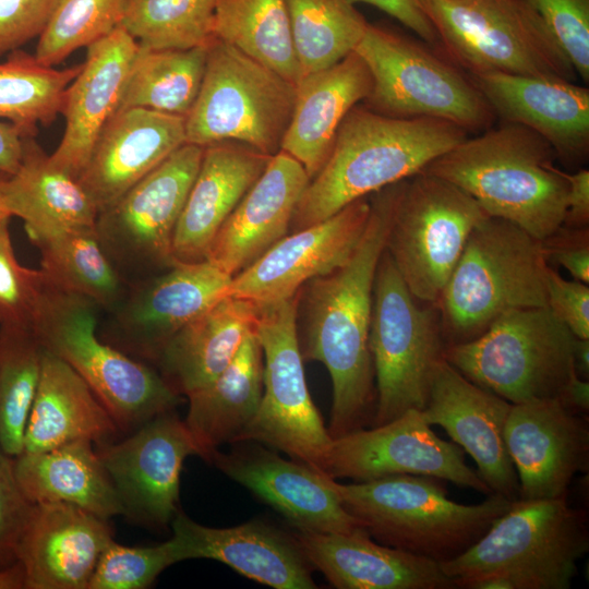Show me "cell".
Returning a JSON list of instances; mask_svg holds the SVG:
<instances>
[{
    "instance_id": "cell-1",
    "label": "cell",
    "mask_w": 589,
    "mask_h": 589,
    "mask_svg": "<svg viewBox=\"0 0 589 589\" xmlns=\"http://www.w3.org/2000/svg\"><path fill=\"white\" fill-rule=\"evenodd\" d=\"M402 181L370 195L368 225L350 259L298 291L302 357L324 364L333 384L328 428L333 438L373 421L376 389L369 347L373 285Z\"/></svg>"
},
{
    "instance_id": "cell-2",
    "label": "cell",
    "mask_w": 589,
    "mask_h": 589,
    "mask_svg": "<svg viewBox=\"0 0 589 589\" xmlns=\"http://www.w3.org/2000/svg\"><path fill=\"white\" fill-rule=\"evenodd\" d=\"M467 137L466 130L446 120L388 117L356 105L341 121L325 164L304 189L290 229L320 223L421 172Z\"/></svg>"
},
{
    "instance_id": "cell-3",
    "label": "cell",
    "mask_w": 589,
    "mask_h": 589,
    "mask_svg": "<svg viewBox=\"0 0 589 589\" xmlns=\"http://www.w3.org/2000/svg\"><path fill=\"white\" fill-rule=\"evenodd\" d=\"M550 143L512 122L467 137L428 164L422 173L457 185L489 216L544 240L563 224L568 184Z\"/></svg>"
},
{
    "instance_id": "cell-4",
    "label": "cell",
    "mask_w": 589,
    "mask_h": 589,
    "mask_svg": "<svg viewBox=\"0 0 589 589\" xmlns=\"http://www.w3.org/2000/svg\"><path fill=\"white\" fill-rule=\"evenodd\" d=\"M589 551L588 516L567 496L516 500L467 551L442 570L456 587L568 589Z\"/></svg>"
},
{
    "instance_id": "cell-5",
    "label": "cell",
    "mask_w": 589,
    "mask_h": 589,
    "mask_svg": "<svg viewBox=\"0 0 589 589\" xmlns=\"http://www.w3.org/2000/svg\"><path fill=\"white\" fill-rule=\"evenodd\" d=\"M441 481L396 474L347 484L333 479L332 485L371 538L441 564L467 551L513 502L491 494L480 504H460Z\"/></svg>"
},
{
    "instance_id": "cell-6",
    "label": "cell",
    "mask_w": 589,
    "mask_h": 589,
    "mask_svg": "<svg viewBox=\"0 0 589 589\" xmlns=\"http://www.w3.org/2000/svg\"><path fill=\"white\" fill-rule=\"evenodd\" d=\"M548 267L541 241L522 228L479 221L435 304L445 346L477 338L510 311L545 306Z\"/></svg>"
},
{
    "instance_id": "cell-7",
    "label": "cell",
    "mask_w": 589,
    "mask_h": 589,
    "mask_svg": "<svg viewBox=\"0 0 589 589\" xmlns=\"http://www.w3.org/2000/svg\"><path fill=\"white\" fill-rule=\"evenodd\" d=\"M99 310L88 298L62 290L46 278L34 333L45 350L86 382L119 431L133 432L173 410L181 396L151 366L98 337Z\"/></svg>"
},
{
    "instance_id": "cell-8",
    "label": "cell",
    "mask_w": 589,
    "mask_h": 589,
    "mask_svg": "<svg viewBox=\"0 0 589 589\" xmlns=\"http://www.w3.org/2000/svg\"><path fill=\"white\" fill-rule=\"evenodd\" d=\"M420 2L446 55L470 75L576 80L568 58L527 0Z\"/></svg>"
},
{
    "instance_id": "cell-9",
    "label": "cell",
    "mask_w": 589,
    "mask_h": 589,
    "mask_svg": "<svg viewBox=\"0 0 589 589\" xmlns=\"http://www.w3.org/2000/svg\"><path fill=\"white\" fill-rule=\"evenodd\" d=\"M354 52L372 76V89L363 100L370 110L395 118L442 119L468 133L494 123L496 117L470 75L422 43L369 23Z\"/></svg>"
},
{
    "instance_id": "cell-10",
    "label": "cell",
    "mask_w": 589,
    "mask_h": 589,
    "mask_svg": "<svg viewBox=\"0 0 589 589\" xmlns=\"http://www.w3.org/2000/svg\"><path fill=\"white\" fill-rule=\"evenodd\" d=\"M575 336L545 306L510 311L477 338L445 346L443 358L510 404L558 398L574 371Z\"/></svg>"
},
{
    "instance_id": "cell-11",
    "label": "cell",
    "mask_w": 589,
    "mask_h": 589,
    "mask_svg": "<svg viewBox=\"0 0 589 589\" xmlns=\"http://www.w3.org/2000/svg\"><path fill=\"white\" fill-rule=\"evenodd\" d=\"M297 87L236 47L214 39L197 97L185 117V142L235 141L274 156L291 120Z\"/></svg>"
},
{
    "instance_id": "cell-12",
    "label": "cell",
    "mask_w": 589,
    "mask_h": 589,
    "mask_svg": "<svg viewBox=\"0 0 589 589\" xmlns=\"http://www.w3.org/2000/svg\"><path fill=\"white\" fill-rule=\"evenodd\" d=\"M369 347L376 407L371 426L425 407L445 344L436 306L419 304L384 250L373 285Z\"/></svg>"
},
{
    "instance_id": "cell-13",
    "label": "cell",
    "mask_w": 589,
    "mask_h": 589,
    "mask_svg": "<svg viewBox=\"0 0 589 589\" xmlns=\"http://www.w3.org/2000/svg\"><path fill=\"white\" fill-rule=\"evenodd\" d=\"M486 216L447 180L419 172L402 181L385 251L417 300L437 303L470 232Z\"/></svg>"
},
{
    "instance_id": "cell-14",
    "label": "cell",
    "mask_w": 589,
    "mask_h": 589,
    "mask_svg": "<svg viewBox=\"0 0 589 589\" xmlns=\"http://www.w3.org/2000/svg\"><path fill=\"white\" fill-rule=\"evenodd\" d=\"M204 147L185 143L97 214L95 231L107 259L129 286L177 262L172 240Z\"/></svg>"
},
{
    "instance_id": "cell-15",
    "label": "cell",
    "mask_w": 589,
    "mask_h": 589,
    "mask_svg": "<svg viewBox=\"0 0 589 589\" xmlns=\"http://www.w3.org/2000/svg\"><path fill=\"white\" fill-rule=\"evenodd\" d=\"M297 296L259 306L255 333L264 358L263 394L240 442L279 449L323 472L333 437L306 386L297 329Z\"/></svg>"
},
{
    "instance_id": "cell-16",
    "label": "cell",
    "mask_w": 589,
    "mask_h": 589,
    "mask_svg": "<svg viewBox=\"0 0 589 589\" xmlns=\"http://www.w3.org/2000/svg\"><path fill=\"white\" fill-rule=\"evenodd\" d=\"M322 471L333 479L353 482L396 474L424 476L493 494L466 464L464 450L438 437L418 409L333 438Z\"/></svg>"
},
{
    "instance_id": "cell-17",
    "label": "cell",
    "mask_w": 589,
    "mask_h": 589,
    "mask_svg": "<svg viewBox=\"0 0 589 589\" xmlns=\"http://www.w3.org/2000/svg\"><path fill=\"white\" fill-rule=\"evenodd\" d=\"M232 277L208 262L176 263L129 286L109 313L101 338L129 357L156 362L167 341L193 318L229 296Z\"/></svg>"
},
{
    "instance_id": "cell-18",
    "label": "cell",
    "mask_w": 589,
    "mask_h": 589,
    "mask_svg": "<svg viewBox=\"0 0 589 589\" xmlns=\"http://www.w3.org/2000/svg\"><path fill=\"white\" fill-rule=\"evenodd\" d=\"M124 514L153 527L166 526L178 512L180 474L188 456L200 449L184 420L160 413L117 443L98 446Z\"/></svg>"
},
{
    "instance_id": "cell-19",
    "label": "cell",
    "mask_w": 589,
    "mask_h": 589,
    "mask_svg": "<svg viewBox=\"0 0 589 589\" xmlns=\"http://www.w3.org/2000/svg\"><path fill=\"white\" fill-rule=\"evenodd\" d=\"M370 211V197H362L320 223L286 235L232 277L228 294L257 306L294 297L304 284L350 259L362 239Z\"/></svg>"
},
{
    "instance_id": "cell-20",
    "label": "cell",
    "mask_w": 589,
    "mask_h": 589,
    "mask_svg": "<svg viewBox=\"0 0 589 589\" xmlns=\"http://www.w3.org/2000/svg\"><path fill=\"white\" fill-rule=\"evenodd\" d=\"M504 438L520 500L567 496L574 477L588 472V419L556 398L512 404Z\"/></svg>"
},
{
    "instance_id": "cell-21",
    "label": "cell",
    "mask_w": 589,
    "mask_h": 589,
    "mask_svg": "<svg viewBox=\"0 0 589 589\" xmlns=\"http://www.w3.org/2000/svg\"><path fill=\"white\" fill-rule=\"evenodd\" d=\"M512 404L465 377L442 358L435 365L422 414L469 454L493 494L519 498L518 478L504 430Z\"/></svg>"
},
{
    "instance_id": "cell-22",
    "label": "cell",
    "mask_w": 589,
    "mask_h": 589,
    "mask_svg": "<svg viewBox=\"0 0 589 589\" xmlns=\"http://www.w3.org/2000/svg\"><path fill=\"white\" fill-rule=\"evenodd\" d=\"M211 462L274 507L298 530L352 533L364 529L341 504L333 489V478L301 461L285 459L260 444L228 453L218 449Z\"/></svg>"
},
{
    "instance_id": "cell-23",
    "label": "cell",
    "mask_w": 589,
    "mask_h": 589,
    "mask_svg": "<svg viewBox=\"0 0 589 589\" xmlns=\"http://www.w3.org/2000/svg\"><path fill=\"white\" fill-rule=\"evenodd\" d=\"M113 540L108 519L68 503H36L15 548L26 589H87Z\"/></svg>"
},
{
    "instance_id": "cell-24",
    "label": "cell",
    "mask_w": 589,
    "mask_h": 589,
    "mask_svg": "<svg viewBox=\"0 0 589 589\" xmlns=\"http://www.w3.org/2000/svg\"><path fill=\"white\" fill-rule=\"evenodd\" d=\"M185 143L184 117L137 107L119 109L103 128L76 179L99 213Z\"/></svg>"
},
{
    "instance_id": "cell-25",
    "label": "cell",
    "mask_w": 589,
    "mask_h": 589,
    "mask_svg": "<svg viewBox=\"0 0 589 589\" xmlns=\"http://www.w3.org/2000/svg\"><path fill=\"white\" fill-rule=\"evenodd\" d=\"M503 122L522 124L553 147L556 159L577 166L589 156V89L574 82L502 72L470 75Z\"/></svg>"
},
{
    "instance_id": "cell-26",
    "label": "cell",
    "mask_w": 589,
    "mask_h": 589,
    "mask_svg": "<svg viewBox=\"0 0 589 589\" xmlns=\"http://www.w3.org/2000/svg\"><path fill=\"white\" fill-rule=\"evenodd\" d=\"M179 561L209 558L275 589H314L311 565L296 539L260 520L230 528L197 524L182 512L172 518Z\"/></svg>"
},
{
    "instance_id": "cell-27",
    "label": "cell",
    "mask_w": 589,
    "mask_h": 589,
    "mask_svg": "<svg viewBox=\"0 0 589 589\" xmlns=\"http://www.w3.org/2000/svg\"><path fill=\"white\" fill-rule=\"evenodd\" d=\"M310 178L279 151L216 232L206 260L233 277L262 256L290 228Z\"/></svg>"
},
{
    "instance_id": "cell-28",
    "label": "cell",
    "mask_w": 589,
    "mask_h": 589,
    "mask_svg": "<svg viewBox=\"0 0 589 589\" xmlns=\"http://www.w3.org/2000/svg\"><path fill=\"white\" fill-rule=\"evenodd\" d=\"M137 48L120 26L87 47L86 59L63 96L64 132L49 155L58 168L75 178L80 175L99 133L118 110Z\"/></svg>"
},
{
    "instance_id": "cell-29",
    "label": "cell",
    "mask_w": 589,
    "mask_h": 589,
    "mask_svg": "<svg viewBox=\"0 0 589 589\" xmlns=\"http://www.w3.org/2000/svg\"><path fill=\"white\" fill-rule=\"evenodd\" d=\"M293 538L311 567L338 589L456 588L438 563L374 542L364 529L352 533L296 529Z\"/></svg>"
},
{
    "instance_id": "cell-30",
    "label": "cell",
    "mask_w": 589,
    "mask_h": 589,
    "mask_svg": "<svg viewBox=\"0 0 589 589\" xmlns=\"http://www.w3.org/2000/svg\"><path fill=\"white\" fill-rule=\"evenodd\" d=\"M272 157L235 141L204 146L199 171L175 229L172 255L177 263L206 260L216 232Z\"/></svg>"
},
{
    "instance_id": "cell-31",
    "label": "cell",
    "mask_w": 589,
    "mask_h": 589,
    "mask_svg": "<svg viewBox=\"0 0 589 589\" xmlns=\"http://www.w3.org/2000/svg\"><path fill=\"white\" fill-rule=\"evenodd\" d=\"M280 151L312 179L323 167L346 115L372 89V76L354 51L339 62L302 76Z\"/></svg>"
},
{
    "instance_id": "cell-32",
    "label": "cell",
    "mask_w": 589,
    "mask_h": 589,
    "mask_svg": "<svg viewBox=\"0 0 589 589\" xmlns=\"http://www.w3.org/2000/svg\"><path fill=\"white\" fill-rule=\"evenodd\" d=\"M118 432L86 382L67 362L44 349L22 453L46 452L77 441L100 446L113 442Z\"/></svg>"
},
{
    "instance_id": "cell-33",
    "label": "cell",
    "mask_w": 589,
    "mask_h": 589,
    "mask_svg": "<svg viewBox=\"0 0 589 589\" xmlns=\"http://www.w3.org/2000/svg\"><path fill=\"white\" fill-rule=\"evenodd\" d=\"M259 306L227 296L178 330L161 349L160 375L180 396L214 381L255 329Z\"/></svg>"
},
{
    "instance_id": "cell-34",
    "label": "cell",
    "mask_w": 589,
    "mask_h": 589,
    "mask_svg": "<svg viewBox=\"0 0 589 589\" xmlns=\"http://www.w3.org/2000/svg\"><path fill=\"white\" fill-rule=\"evenodd\" d=\"M3 204L24 221L28 239L70 228L95 227L98 211L77 179L58 168L35 141L23 137L19 169L1 184Z\"/></svg>"
},
{
    "instance_id": "cell-35",
    "label": "cell",
    "mask_w": 589,
    "mask_h": 589,
    "mask_svg": "<svg viewBox=\"0 0 589 589\" xmlns=\"http://www.w3.org/2000/svg\"><path fill=\"white\" fill-rule=\"evenodd\" d=\"M264 358L255 329L230 364L208 385L188 396L185 424L200 456L211 461L225 443H239L259 409Z\"/></svg>"
},
{
    "instance_id": "cell-36",
    "label": "cell",
    "mask_w": 589,
    "mask_h": 589,
    "mask_svg": "<svg viewBox=\"0 0 589 589\" xmlns=\"http://www.w3.org/2000/svg\"><path fill=\"white\" fill-rule=\"evenodd\" d=\"M17 482L33 503H68L109 519L124 509L93 443L77 441L13 458Z\"/></svg>"
},
{
    "instance_id": "cell-37",
    "label": "cell",
    "mask_w": 589,
    "mask_h": 589,
    "mask_svg": "<svg viewBox=\"0 0 589 589\" xmlns=\"http://www.w3.org/2000/svg\"><path fill=\"white\" fill-rule=\"evenodd\" d=\"M40 252V265L53 286L94 301L110 312L127 292L98 242L95 227L50 231L29 238Z\"/></svg>"
},
{
    "instance_id": "cell-38",
    "label": "cell",
    "mask_w": 589,
    "mask_h": 589,
    "mask_svg": "<svg viewBox=\"0 0 589 589\" xmlns=\"http://www.w3.org/2000/svg\"><path fill=\"white\" fill-rule=\"evenodd\" d=\"M207 48L149 49L139 45L118 110L137 107L185 118L202 84Z\"/></svg>"
},
{
    "instance_id": "cell-39",
    "label": "cell",
    "mask_w": 589,
    "mask_h": 589,
    "mask_svg": "<svg viewBox=\"0 0 589 589\" xmlns=\"http://www.w3.org/2000/svg\"><path fill=\"white\" fill-rule=\"evenodd\" d=\"M213 36L293 84L301 79L285 0H220Z\"/></svg>"
},
{
    "instance_id": "cell-40",
    "label": "cell",
    "mask_w": 589,
    "mask_h": 589,
    "mask_svg": "<svg viewBox=\"0 0 589 589\" xmlns=\"http://www.w3.org/2000/svg\"><path fill=\"white\" fill-rule=\"evenodd\" d=\"M301 77L353 52L369 22L348 0H285Z\"/></svg>"
},
{
    "instance_id": "cell-41",
    "label": "cell",
    "mask_w": 589,
    "mask_h": 589,
    "mask_svg": "<svg viewBox=\"0 0 589 589\" xmlns=\"http://www.w3.org/2000/svg\"><path fill=\"white\" fill-rule=\"evenodd\" d=\"M81 65L57 69L21 49L8 53L0 62V118L35 136L39 124L49 125L60 115L64 92Z\"/></svg>"
},
{
    "instance_id": "cell-42",
    "label": "cell",
    "mask_w": 589,
    "mask_h": 589,
    "mask_svg": "<svg viewBox=\"0 0 589 589\" xmlns=\"http://www.w3.org/2000/svg\"><path fill=\"white\" fill-rule=\"evenodd\" d=\"M44 348L33 330L0 327V446L23 452L28 413L38 386Z\"/></svg>"
},
{
    "instance_id": "cell-43",
    "label": "cell",
    "mask_w": 589,
    "mask_h": 589,
    "mask_svg": "<svg viewBox=\"0 0 589 589\" xmlns=\"http://www.w3.org/2000/svg\"><path fill=\"white\" fill-rule=\"evenodd\" d=\"M220 0H128L120 23L141 47L190 49L208 46Z\"/></svg>"
},
{
    "instance_id": "cell-44",
    "label": "cell",
    "mask_w": 589,
    "mask_h": 589,
    "mask_svg": "<svg viewBox=\"0 0 589 589\" xmlns=\"http://www.w3.org/2000/svg\"><path fill=\"white\" fill-rule=\"evenodd\" d=\"M128 0H56L38 37L35 57L55 67L80 48H87L121 23Z\"/></svg>"
},
{
    "instance_id": "cell-45",
    "label": "cell",
    "mask_w": 589,
    "mask_h": 589,
    "mask_svg": "<svg viewBox=\"0 0 589 589\" xmlns=\"http://www.w3.org/2000/svg\"><path fill=\"white\" fill-rule=\"evenodd\" d=\"M180 562L171 537L156 546H127L112 540L103 551L87 589H144Z\"/></svg>"
},
{
    "instance_id": "cell-46",
    "label": "cell",
    "mask_w": 589,
    "mask_h": 589,
    "mask_svg": "<svg viewBox=\"0 0 589 589\" xmlns=\"http://www.w3.org/2000/svg\"><path fill=\"white\" fill-rule=\"evenodd\" d=\"M9 220L0 223V327L34 332L46 288L41 269L21 265L12 244Z\"/></svg>"
},
{
    "instance_id": "cell-47",
    "label": "cell",
    "mask_w": 589,
    "mask_h": 589,
    "mask_svg": "<svg viewBox=\"0 0 589 589\" xmlns=\"http://www.w3.org/2000/svg\"><path fill=\"white\" fill-rule=\"evenodd\" d=\"M585 83L589 82V0H527Z\"/></svg>"
},
{
    "instance_id": "cell-48",
    "label": "cell",
    "mask_w": 589,
    "mask_h": 589,
    "mask_svg": "<svg viewBox=\"0 0 589 589\" xmlns=\"http://www.w3.org/2000/svg\"><path fill=\"white\" fill-rule=\"evenodd\" d=\"M32 507L17 482L13 457L0 446V566L16 560V543Z\"/></svg>"
},
{
    "instance_id": "cell-49",
    "label": "cell",
    "mask_w": 589,
    "mask_h": 589,
    "mask_svg": "<svg viewBox=\"0 0 589 589\" xmlns=\"http://www.w3.org/2000/svg\"><path fill=\"white\" fill-rule=\"evenodd\" d=\"M56 0H0V57L39 37Z\"/></svg>"
},
{
    "instance_id": "cell-50",
    "label": "cell",
    "mask_w": 589,
    "mask_h": 589,
    "mask_svg": "<svg viewBox=\"0 0 589 589\" xmlns=\"http://www.w3.org/2000/svg\"><path fill=\"white\" fill-rule=\"evenodd\" d=\"M546 305L575 337L589 338V286L546 271Z\"/></svg>"
},
{
    "instance_id": "cell-51",
    "label": "cell",
    "mask_w": 589,
    "mask_h": 589,
    "mask_svg": "<svg viewBox=\"0 0 589 589\" xmlns=\"http://www.w3.org/2000/svg\"><path fill=\"white\" fill-rule=\"evenodd\" d=\"M541 244L548 263L564 267L575 280L589 285V227L561 226Z\"/></svg>"
},
{
    "instance_id": "cell-52",
    "label": "cell",
    "mask_w": 589,
    "mask_h": 589,
    "mask_svg": "<svg viewBox=\"0 0 589 589\" xmlns=\"http://www.w3.org/2000/svg\"><path fill=\"white\" fill-rule=\"evenodd\" d=\"M352 4L365 3L380 9L414 32L425 43L438 44L436 32L420 0H348Z\"/></svg>"
},
{
    "instance_id": "cell-53",
    "label": "cell",
    "mask_w": 589,
    "mask_h": 589,
    "mask_svg": "<svg viewBox=\"0 0 589 589\" xmlns=\"http://www.w3.org/2000/svg\"><path fill=\"white\" fill-rule=\"evenodd\" d=\"M568 184L566 212L562 226L570 228L589 227V170L579 169L573 173L564 171Z\"/></svg>"
},
{
    "instance_id": "cell-54",
    "label": "cell",
    "mask_w": 589,
    "mask_h": 589,
    "mask_svg": "<svg viewBox=\"0 0 589 589\" xmlns=\"http://www.w3.org/2000/svg\"><path fill=\"white\" fill-rule=\"evenodd\" d=\"M24 136L13 123L0 121V175L11 176L19 169Z\"/></svg>"
},
{
    "instance_id": "cell-55",
    "label": "cell",
    "mask_w": 589,
    "mask_h": 589,
    "mask_svg": "<svg viewBox=\"0 0 589 589\" xmlns=\"http://www.w3.org/2000/svg\"><path fill=\"white\" fill-rule=\"evenodd\" d=\"M558 401L570 412L585 416L589 411V382L572 373L564 385Z\"/></svg>"
},
{
    "instance_id": "cell-56",
    "label": "cell",
    "mask_w": 589,
    "mask_h": 589,
    "mask_svg": "<svg viewBox=\"0 0 589 589\" xmlns=\"http://www.w3.org/2000/svg\"><path fill=\"white\" fill-rule=\"evenodd\" d=\"M0 589H26V573L20 561L0 566Z\"/></svg>"
},
{
    "instance_id": "cell-57",
    "label": "cell",
    "mask_w": 589,
    "mask_h": 589,
    "mask_svg": "<svg viewBox=\"0 0 589 589\" xmlns=\"http://www.w3.org/2000/svg\"><path fill=\"white\" fill-rule=\"evenodd\" d=\"M573 368L579 377L589 378V338L575 337L573 342Z\"/></svg>"
},
{
    "instance_id": "cell-58",
    "label": "cell",
    "mask_w": 589,
    "mask_h": 589,
    "mask_svg": "<svg viewBox=\"0 0 589 589\" xmlns=\"http://www.w3.org/2000/svg\"><path fill=\"white\" fill-rule=\"evenodd\" d=\"M4 177H5L4 175H0V223L5 219H10L11 217V215L9 214V212L7 211L3 204L2 194H1V184Z\"/></svg>"
}]
</instances>
